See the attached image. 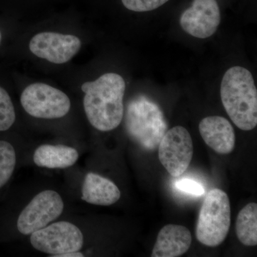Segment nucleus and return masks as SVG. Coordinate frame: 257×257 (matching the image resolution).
I'll use <instances>...</instances> for the list:
<instances>
[{"label": "nucleus", "instance_id": "obj_1", "mask_svg": "<svg viewBox=\"0 0 257 257\" xmlns=\"http://www.w3.org/2000/svg\"><path fill=\"white\" fill-rule=\"evenodd\" d=\"M126 84L119 74L106 73L93 82L84 83V108L90 124L101 132L119 126L124 116Z\"/></svg>", "mask_w": 257, "mask_h": 257}, {"label": "nucleus", "instance_id": "obj_2", "mask_svg": "<svg viewBox=\"0 0 257 257\" xmlns=\"http://www.w3.org/2000/svg\"><path fill=\"white\" fill-rule=\"evenodd\" d=\"M223 106L240 130L250 131L257 125V89L247 69L235 66L225 72L221 83Z\"/></svg>", "mask_w": 257, "mask_h": 257}, {"label": "nucleus", "instance_id": "obj_3", "mask_svg": "<svg viewBox=\"0 0 257 257\" xmlns=\"http://www.w3.org/2000/svg\"><path fill=\"white\" fill-rule=\"evenodd\" d=\"M125 126L130 138L149 151L156 150L168 130L160 106L145 95L136 96L128 103Z\"/></svg>", "mask_w": 257, "mask_h": 257}, {"label": "nucleus", "instance_id": "obj_4", "mask_svg": "<svg viewBox=\"0 0 257 257\" xmlns=\"http://www.w3.org/2000/svg\"><path fill=\"white\" fill-rule=\"evenodd\" d=\"M231 226V206L226 193L209 191L204 199L196 226V237L205 246L216 247L226 239Z\"/></svg>", "mask_w": 257, "mask_h": 257}, {"label": "nucleus", "instance_id": "obj_5", "mask_svg": "<svg viewBox=\"0 0 257 257\" xmlns=\"http://www.w3.org/2000/svg\"><path fill=\"white\" fill-rule=\"evenodd\" d=\"M20 101L28 114L39 119L63 117L71 108L70 99L65 93L44 83H34L25 88Z\"/></svg>", "mask_w": 257, "mask_h": 257}, {"label": "nucleus", "instance_id": "obj_6", "mask_svg": "<svg viewBox=\"0 0 257 257\" xmlns=\"http://www.w3.org/2000/svg\"><path fill=\"white\" fill-rule=\"evenodd\" d=\"M30 235V243L35 249L53 257L80 251L84 244L82 231L69 221L47 225Z\"/></svg>", "mask_w": 257, "mask_h": 257}, {"label": "nucleus", "instance_id": "obj_7", "mask_svg": "<svg viewBox=\"0 0 257 257\" xmlns=\"http://www.w3.org/2000/svg\"><path fill=\"white\" fill-rule=\"evenodd\" d=\"M64 204L62 197L54 190H45L37 194L20 213L17 223L18 231L30 235L60 217Z\"/></svg>", "mask_w": 257, "mask_h": 257}, {"label": "nucleus", "instance_id": "obj_8", "mask_svg": "<svg viewBox=\"0 0 257 257\" xmlns=\"http://www.w3.org/2000/svg\"><path fill=\"white\" fill-rule=\"evenodd\" d=\"M159 159L172 177L183 175L193 157L192 137L187 128L177 126L167 130L158 146Z\"/></svg>", "mask_w": 257, "mask_h": 257}, {"label": "nucleus", "instance_id": "obj_9", "mask_svg": "<svg viewBox=\"0 0 257 257\" xmlns=\"http://www.w3.org/2000/svg\"><path fill=\"white\" fill-rule=\"evenodd\" d=\"M81 46V40L77 37L50 32L37 34L30 42L32 54L57 64L69 62L77 55Z\"/></svg>", "mask_w": 257, "mask_h": 257}, {"label": "nucleus", "instance_id": "obj_10", "mask_svg": "<svg viewBox=\"0 0 257 257\" xmlns=\"http://www.w3.org/2000/svg\"><path fill=\"white\" fill-rule=\"evenodd\" d=\"M220 23V9L216 0H193L192 6L179 19L184 31L199 39L212 36Z\"/></svg>", "mask_w": 257, "mask_h": 257}, {"label": "nucleus", "instance_id": "obj_11", "mask_svg": "<svg viewBox=\"0 0 257 257\" xmlns=\"http://www.w3.org/2000/svg\"><path fill=\"white\" fill-rule=\"evenodd\" d=\"M199 130L204 143L216 153L228 155L234 150L236 144L234 130L224 117L207 116L199 123Z\"/></svg>", "mask_w": 257, "mask_h": 257}, {"label": "nucleus", "instance_id": "obj_12", "mask_svg": "<svg viewBox=\"0 0 257 257\" xmlns=\"http://www.w3.org/2000/svg\"><path fill=\"white\" fill-rule=\"evenodd\" d=\"M192 241L190 231L185 226L177 224L166 225L157 235L152 256H182L190 248Z\"/></svg>", "mask_w": 257, "mask_h": 257}, {"label": "nucleus", "instance_id": "obj_13", "mask_svg": "<svg viewBox=\"0 0 257 257\" xmlns=\"http://www.w3.org/2000/svg\"><path fill=\"white\" fill-rule=\"evenodd\" d=\"M121 192L110 179L95 173L87 174L82 187V199L89 204L110 206L117 202Z\"/></svg>", "mask_w": 257, "mask_h": 257}, {"label": "nucleus", "instance_id": "obj_14", "mask_svg": "<svg viewBox=\"0 0 257 257\" xmlns=\"http://www.w3.org/2000/svg\"><path fill=\"white\" fill-rule=\"evenodd\" d=\"M79 153L73 147L43 145L37 147L33 155L35 165L47 169H65L73 166Z\"/></svg>", "mask_w": 257, "mask_h": 257}, {"label": "nucleus", "instance_id": "obj_15", "mask_svg": "<svg viewBox=\"0 0 257 257\" xmlns=\"http://www.w3.org/2000/svg\"><path fill=\"white\" fill-rule=\"evenodd\" d=\"M236 234L245 246L257 244V204L249 203L239 211L236 221Z\"/></svg>", "mask_w": 257, "mask_h": 257}, {"label": "nucleus", "instance_id": "obj_16", "mask_svg": "<svg viewBox=\"0 0 257 257\" xmlns=\"http://www.w3.org/2000/svg\"><path fill=\"white\" fill-rule=\"evenodd\" d=\"M14 147L8 142L0 140V188L11 178L16 166Z\"/></svg>", "mask_w": 257, "mask_h": 257}, {"label": "nucleus", "instance_id": "obj_17", "mask_svg": "<svg viewBox=\"0 0 257 257\" xmlns=\"http://www.w3.org/2000/svg\"><path fill=\"white\" fill-rule=\"evenodd\" d=\"M16 114L11 98L3 87H0V132L9 130L14 124Z\"/></svg>", "mask_w": 257, "mask_h": 257}, {"label": "nucleus", "instance_id": "obj_18", "mask_svg": "<svg viewBox=\"0 0 257 257\" xmlns=\"http://www.w3.org/2000/svg\"><path fill=\"white\" fill-rule=\"evenodd\" d=\"M170 0H121L125 8L137 13L152 11Z\"/></svg>", "mask_w": 257, "mask_h": 257}, {"label": "nucleus", "instance_id": "obj_19", "mask_svg": "<svg viewBox=\"0 0 257 257\" xmlns=\"http://www.w3.org/2000/svg\"><path fill=\"white\" fill-rule=\"evenodd\" d=\"M175 187L182 192L193 194V195L201 196L204 194V189L202 184L196 181L188 179H179L175 182Z\"/></svg>", "mask_w": 257, "mask_h": 257}, {"label": "nucleus", "instance_id": "obj_20", "mask_svg": "<svg viewBox=\"0 0 257 257\" xmlns=\"http://www.w3.org/2000/svg\"><path fill=\"white\" fill-rule=\"evenodd\" d=\"M82 253L79 251H74V252H69L63 253V254L58 255L57 257H83Z\"/></svg>", "mask_w": 257, "mask_h": 257}, {"label": "nucleus", "instance_id": "obj_21", "mask_svg": "<svg viewBox=\"0 0 257 257\" xmlns=\"http://www.w3.org/2000/svg\"><path fill=\"white\" fill-rule=\"evenodd\" d=\"M1 40H2V35H1V32H0V43H1Z\"/></svg>", "mask_w": 257, "mask_h": 257}]
</instances>
